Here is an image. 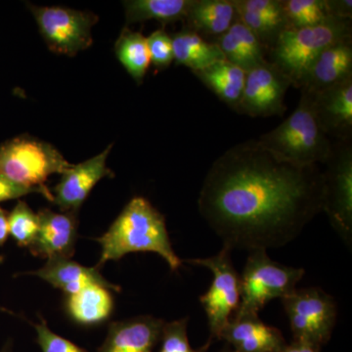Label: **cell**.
Here are the masks:
<instances>
[{
	"label": "cell",
	"instance_id": "d6986e66",
	"mask_svg": "<svg viewBox=\"0 0 352 352\" xmlns=\"http://www.w3.org/2000/svg\"><path fill=\"white\" fill-rule=\"evenodd\" d=\"M227 61L245 72L265 64V50L254 32L236 19L228 31L217 38V43Z\"/></svg>",
	"mask_w": 352,
	"mask_h": 352
},
{
	"label": "cell",
	"instance_id": "7c38bea8",
	"mask_svg": "<svg viewBox=\"0 0 352 352\" xmlns=\"http://www.w3.org/2000/svg\"><path fill=\"white\" fill-rule=\"evenodd\" d=\"M113 145L105 151L82 164H74L65 171L61 180L55 187L53 203L64 212H76L82 207L95 185L105 177H113V173L106 166L109 153Z\"/></svg>",
	"mask_w": 352,
	"mask_h": 352
},
{
	"label": "cell",
	"instance_id": "83f0119b",
	"mask_svg": "<svg viewBox=\"0 0 352 352\" xmlns=\"http://www.w3.org/2000/svg\"><path fill=\"white\" fill-rule=\"evenodd\" d=\"M187 322L188 318L164 323L160 340L161 347L159 352H208L212 344L210 340L199 349H194L190 346L187 336Z\"/></svg>",
	"mask_w": 352,
	"mask_h": 352
},
{
	"label": "cell",
	"instance_id": "ba28073f",
	"mask_svg": "<svg viewBox=\"0 0 352 352\" xmlns=\"http://www.w3.org/2000/svg\"><path fill=\"white\" fill-rule=\"evenodd\" d=\"M294 340L320 347L327 344L337 321V303L320 288L295 289L282 298Z\"/></svg>",
	"mask_w": 352,
	"mask_h": 352
},
{
	"label": "cell",
	"instance_id": "d6a6232c",
	"mask_svg": "<svg viewBox=\"0 0 352 352\" xmlns=\"http://www.w3.org/2000/svg\"><path fill=\"white\" fill-rule=\"evenodd\" d=\"M329 14L337 19H352L351 0H327Z\"/></svg>",
	"mask_w": 352,
	"mask_h": 352
},
{
	"label": "cell",
	"instance_id": "9a60e30c",
	"mask_svg": "<svg viewBox=\"0 0 352 352\" xmlns=\"http://www.w3.org/2000/svg\"><path fill=\"white\" fill-rule=\"evenodd\" d=\"M220 340L234 352H279L287 344L281 331L266 325L258 315H235L222 331Z\"/></svg>",
	"mask_w": 352,
	"mask_h": 352
},
{
	"label": "cell",
	"instance_id": "6da1fadb",
	"mask_svg": "<svg viewBox=\"0 0 352 352\" xmlns=\"http://www.w3.org/2000/svg\"><path fill=\"white\" fill-rule=\"evenodd\" d=\"M323 171L275 156L258 139L233 146L210 166L199 212L223 245L250 252L296 239L322 212Z\"/></svg>",
	"mask_w": 352,
	"mask_h": 352
},
{
	"label": "cell",
	"instance_id": "3957f363",
	"mask_svg": "<svg viewBox=\"0 0 352 352\" xmlns=\"http://www.w3.org/2000/svg\"><path fill=\"white\" fill-rule=\"evenodd\" d=\"M258 141L275 156L302 166L327 163L333 146L319 124L311 100L305 94H300L298 107L288 119Z\"/></svg>",
	"mask_w": 352,
	"mask_h": 352
},
{
	"label": "cell",
	"instance_id": "277c9868",
	"mask_svg": "<svg viewBox=\"0 0 352 352\" xmlns=\"http://www.w3.org/2000/svg\"><path fill=\"white\" fill-rule=\"evenodd\" d=\"M351 20L331 18L322 24L288 28L270 48V63L300 88L305 74L324 50L344 39L352 38Z\"/></svg>",
	"mask_w": 352,
	"mask_h": 352
},
{
	"label": "cell",
	"instance_id": "4dcf8cb0",
	"mask_svg": "<svg viewBox=\"0 0 352 352\" xmlns=\"http://www.w3.org/2000/svg\"><path fill=\"white\" fill-rule=\"evenodd\" d=\"M34 329L38 333L36 342L43 352H87L69 340L53 333L43 319H41V323L34 325Z\"/></svg>",
	"mask_w": 352,
	"mask_h": 352
},
{
	"label": "cell",
	"instance_id": "2e32d148",
	"mask_svg": "<svg viewBox=\"0 0 352 352\" xmlns=\"http://www.w3.org/2000/svg\"><path fill=\"white\" fill-rule=\"evenodd\" d=\"M164 325V320L152 316L113 322L98 352H154Z\"/></svg>",
	"mask_w": 352,
	"mask_h": 352
},
{
	"label": "cell",
	"instance_id": "ffe728a7",
	"mask_svg": "<svg viewBox=\"0 0 352 352\" xmlns=\"http://www.w3.org/2000/svg\"><path fill=\"white\" fill-rule=\"evenodd\" d=\"M237 19L232 0H192L187 29L197 34L217 36L228 31Z\"/></svg>",
	"mask_w": 352,
	"mask_h": 352
},
{
	"label": "cell",
	"instance_id": "603a6c76",
	"mask_svg": "<svg viewBox=\"0 0 352 352\" xmlns=\"http://www.w3.org/2000/svg\"><path fill=\"white\" fill-rule=\"evenodd\" d=\"M171 38L176 63L187 67L192 73L226 59L217 43H208L192 30H182Z\"/></svg>",
	"mask_w": 352,
	"mask_h": 352
},
{
	"label": "cell",
	"instance_id": "f35d334b",
	"mask_svg": "<svg viewBox=\"0 0 352 352\" xmlns=\"http://www.w3.org/2000/svg\"><path fill=\"white\" fill-rule=\"evenodd\" d=\"M0 309H1V307H0Z\"/></svg>",
	"mask_w": 352,
	"mask_h": 352
},
{
	"label": "cell",
	"instance_id": "9c48e42d",
	"mask_svg": "<svg viewBox=\"0 0 352 352\" xmlns=\"http://www.w3.org/2000/svg\"><path fill=\"white\" fill-rule=\"evenodd\" d=\"M323 171L322 212L346 243L352 236V146L351 139L337 141Z\"/></svg>",
	"mask_w": 352,
	"mask_h": 352
},
{
	"label": "cell",
	"instance_id": "30bf717a",
	"mask_svg": "<svg viewBox=\"0 0 352 352\" xmlns=\"http://www.w3.org/2000/svg\"><path fill=\"white\" fill-rule=\"evenodd\" d=\"M48 48L57 54L76 56L92 44V27L98 17L88 11L62 7L30 6Z\"/></svg>",
	"mask_w": 352,
	"mask_h": 352
},
{
	"label": "cell",
	"instance_id": "1f68e13d",
	"mask_svg": "<svg viewBox=\"0 0 352 352\" xmlns=\"http://www.w3.org/2000/svg\"><path fill=\"white\" fill-rule=\"evenodd\" d=\"M32 193H39L43 195L41 191L38 189L21 186L17 183L11 182L8 178L0 175V203L14 200V199H19L21 197L27 196Z\"/></svg>",
	"mask_w": 352,
	"mask_h": 352
},
{
	"label": "cell",
	"instance_id": "d4e9b609",
	"mask_svg": "<svg viewBox=\"0 0 352 352\" xmlns=\"http://www.w3.org/2000/svg\"><path fill=\"white\" fill-rule=\"evenodd\" d=\"M115 51L120 63L140 85L151 63L145 36L141 32H132L126 28L116 43Z\"/></svg>",
	"mask_w": 352,
	"mask_h": 352
},
{
	"label": "cell",
	"instance_id": "484cf974",
	"mask_svg": "<svg viewBox=\"0 0 352 352\" xmlns=\"http://www.w3.org/2000/svg\"><path fill=\"white\" fill-rule=\"evenodd\" d=\"M289 28L312 27L331 19L327 0H283Z\"/></svg>",
	"mask_w": 352,
	"mask_h": 352
},
{
	"label": "cell",
	"instance_id": "8992f818",
	"mask_svg": "<svg viewBox=\"0 0 352 352\" xmlns=\"http://www.w3.org/2000/svg\"><path fill=\"white\" fill-rule=\"evenodd\" d=\"M303 275L302 268L276 263L263 250L250 252L240 275L241 303L235 315H258L266 303L292 293Z\"/></svg>",
	"mask_w": 352,
	"mask_h": 352
},
{
	"label": "cell",
	"instance_id": "8d00e7d4",
	"mask_svg": "<svg viewBox=\"0 0 352 352\" xmlns=\"http://www.w3.org/2000/svg\"><path fill=\"white\" fill-rule=\"evenodd\" d=\"M2 261H3V258H2V256H0V263H2Z\"/></svg>",
	"mask_w": 352,
	"mask_h": 352
},
{
	"label": "cell",
	"instance_id": "d590c367",
	"mask_svg": "<svg viewBox=\"0 0 352 352\" xmlns=\"http://www.w3.org/2000/svg\"><path fill=\"white\" fill-rule=\"evenodd\" d=\"M220 352H234V351L231 349H223V351H221Z\"/></svg>",
	"mask_w": 352,
	"mask_h": 352
},
{
	"label": "cell",
	"instance_id": "7a4b0ae2",
	"mask_svg": "<svg viewBox=\"0 0 352 352\" xmlns=\"http://www.w3.org/2000/svg\"><path fill=\"white\" fill-rule=\"evenodd\" d=\"M97 242L102 248L97 268L136 252H156L173 272L182 265L171 245L164 215L143 197L132 199Z\"/></svg>",
	"mask_w": 352,
	"mask_h": 352
},
{
	"label": "cell",
	"instance_id": "52a82bcc",
	"mask_svg": "<svg viewBox=\"0 0 352 352\" xmlns=\"http://www.w3.org/2000/svg\"><path fill=\"white\" fill-rule=\"evenodd\" d=\"M231 250L223 245L219 254L208 258L188 259L187 263L204 266L214 275L200 302L207 314L210 342L219 340L222 331L233 318L241 303V276L234 267Z\"/></svg>",
	"mask_w": 352,
	"mask_h": 352
},
{
	"label": "cell",
	"instance_id": "cb8c5ba5",
	"mask_svg": "<svg viewBox=\"0 0 352 352\" xmlns=\"http://www.w3.org/2000/svg\"><path fill=\"white\" fill-rule=\"evenodd\" d=\"M192 0H129L124 1L126 24L155 20L166 25L186 20Z\"/></svg>",
	"mask_w": 352,
	"mask_h": 352
},
{
	"label": "cell",
	"instance_id": "7402d4cb",
	"mask_svg": "<svg viewBox=\"0 0 352 352\" xmlns=\"http://www.w3.org/2000/svg\"><path fill=\"white\" fill-rule=\"evenodd\" d=\"M67 310L78 324L94 326L107 320L113 309V298L109 289L90 285L74 295L68 296Z\"/></svg>",
	"mask_w": 352,
	"mask_h": 352
},
{
	"label": "cell",
	"instance_id": "f1b7e54d",
	"mask_svg": "<svg viewBox=\"0 0 352 352\" xmlns=\"http://www.w3.org/2000/svg\"><path fill=\"white\" fill-rule=\"evenodd\" d=\"M150 60L157 69L168 68L173 63V38L164 29L157 30L146 38Z\"/></svg>",
	"mask_w": 352,
	"mask_h": 352
},
{
	"label": "cell",
	"instance_id": "44dd1931",
	"mask_svg": "<svg viewBox=\"0 0 352 352\" xmlns=\"http://www.w3.org/2000/svg\"><path fill=\"white\" fill-rule=\"evenodd\" d=\"M193 74L220 100L237 111L244 91L245 69L224 59Z\"/></svg>",
	"mask_w": 352,
	"mask_h": 352
},
{
	"label": "cell",
	"instance_id": "5b68a950",
	"mask_svg": "<svg viewBox=\"0 0 352 352\" xmlns=\"http://www.w3.org/2000/svg\"><path fill=\"white\" fill-rule=\"evenodd\" d=\"M73 166L52 145L34 138H16L0 146V175L21 186L39 190L50 201L54 196L46 180Z\"/></svg>",
	"mask_w": 352,
	"mask_h": 352
},
{
	"label": "cell",
	"instance_id": "e575fe53",
	"mask_svg": "<svg viewBox=\"0 0 352 352\" xmlns=\"http://www.w3.org/2000/svg\"><path fill=\"white\" fill-rule=\"evenodd\" d=\"M8 235V215H7L6 210L0 207V245L6 242Z\"/></svg>",
	"mask_w": 352,
	"mask_h": 352
},
{
	"label": "cell",
	"instance_id": "ac0fdd59",
	"mask_svg": "<svg viewBox=\"0 0 352 352\" xmlns=\"http://www.w3.org/2000/svg\"><path fill=\"white\" fill-rule=\"evenodd\" d=\"M62 289L68 296L78 293L90 285H99L115 292H120V287L108 282L102 276L99 268L87 267L72 261L71 258H54L48 259L41 270L29 272Z\"/></svg>",
	"mask_w": 352,
	"mask_h": 352
},
{
	"label": "cell",
	"instance_id": "74e56055",
	"mask_svg": "<svg viewBox=\"0 0 352 352\" xmlns=\"http://www.w3.org/2000/svg\"><path fill=\"white\" fill-rule=\"evenodd\" d=\"M1 352H8V349H4L3 351H2Z\"/></svg>",
	"mask_w": 352,
	"mask_h": 352
},
{
	"label": "cell",
	"instance_id": "4316f807",
	"mask_svg": "<svg viewBox=\"0 0 352 352\" xmlns=\"http://www.w3.org/2000/svg\"><path fill=\"white\" fill-rule=\"evenodd\" d=\"M9 234L20 247H31L38 232L39 219L24 201H19L8 215Z\"/></svg>",
	"mask_w": 352,
	"mask_h": 352
},
{
	"label": "cell",
	"instance_id": "8fae6325",
	"mask_svg": "<svg viewBox=\"0 0 352 352\" xmlns=\"http://www.w3.org/2000/svg\"><path fill=\"white\" fill-rule=\"evenodd\" d=\"M291 82L270 62L247 72L244 91L236 112L252 118L283 116Z\"/></svg>",
	"mask_w": 352,
	"mask_h": 352
},
{
	"label": "cell",
	"instance_id": "e0dca14e",
	"mask_svg": "<svg viewBox=\"0 0 352 352\" xmlns=\"http://www.w3.org/2000/svg\"><path fill=\"white\" fill-rule=\"evenodd\" d=\"M352 76V38L324 50L314 62L302 83L300 92L314 94Z\"/></svg>",
	"mask_w": 352,
	"mask_h": 352
},
{
	"label": "cell",
	"instance_id": "836d02e7",
	"mask_svg": "<svg viewBox=\"0 0 352 352\" xmlns=\"http://www.w3.org/2000/svg\"><path fill=\"white\" fill-rule=\"evenodd\" d=\"M320 347L307 342L293 340L291 344H287L279 352H320Z\"/></svg>",
	"mask_w": 352,
	"mask_h": 352
},
{
	"label": "cell",
	"instance_id": "5bb4252c",
	"mask_svg": "<svg viewBox=\"0 0 352 352\" xmlns=\"http://www.w3.org/2000/svg\"><path fill=\"white\" fill-rule=\"evenodd\" d=\"M39 228L29 248L34 256L44 258H71L78 238L76 212L57 214L48 208L38 212Z\"/></svg>",
	"mask_w": 352,
	"mask_h": 352
},
{
	"label": "cell",
	"instance_id": "f546056e",
	"mask_svg": "<svg viewBox=\"0 0 352 352\" xmlns=\"http://www.w3.org/2000/svg\"><path fill=\"white\" fill-rule=\"evenodd\" d=\"M236 12H248L271 19L286 20L283 0H232Z\"/></svg>",
	"mask_w": 352,
	"mask_h": 352
},
{
	"label": "cell",
	"instance_id": "4fadbf2b",
	"mask_svg": "<svg viewBox=\"0 0 352 352\" xmlns=\"http://www.w3.org/2000/svg\"><path fill=\"white\" fill-rule=\"evenodd\" d=\"M305 94L309 96L315 116L329 138L351 139L352 76L317 94Z\"/></svg>",
	"mask_w": 352,
	"mask_h": 352
}]
</instances>
